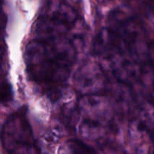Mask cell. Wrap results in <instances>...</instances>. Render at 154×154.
Returning <instances> with one entry per match:
<instances>
[{
    "mask_svg": "<svg viewBox=\"0 0 154 154\" xmlns=\"http://www.w3.org/2000/svg\"><path fill=\"white\" fill-rule=\"evenodd\" d=\"M65 16L63 12L56 11L40 18L26 49L30 76L51 93L63 86L77 57L72 35L73 20Z\"/></svg>",
    "mask_w": 154,
    "mask_h": 154,
    "instance_id": "cell-1",
    "label": "cell"
},
{
    "mask_svg": "<svg viewBox=\"0 0 154 154\" xmlns=\"http://www.w3.org/2000/svg\"><path fill=\"white\" fill-rule=\"evenodd\" d=\"M2 137L5 148L11 153H34L37 148L29 123L22 112L16 113L8 119Z\"/></svg>",
    "mask_w": 154,
    "mask_h": 154,
    "instance_id": "cell-3",
    "label": "cell"
},
{
    "mask_svg": "<svg viewBox=\"0 0 154 154\" xmlns=\"http://www.w3.org/2000/svg\"><path fill=\"white\" fill-rule=\"evenodd\" d=\"M101 33L96 52L122 84L154 82V40L138 20H115Z\"/></svg>",
    "mask_w": 154,
    "mask_h": 154,
    "instance_id": "cell-2",
    "label": "cell"
},
{
    "mask_svg": "<svg viewBox=\"0 0 154 154\" xmlns=\"http://www.w3.org/2000/svg\"><path fill=\"white\" fill-rule=\"evenodd\" d=\"M69 148L72 153H94L95 150L79 141H72L69 143Z\"/></svg>",
    "mask_w": 154,
    "mask_h": 154,
    "instance_id": "cell-4",
    "label": "cell"
}]
</instances>
